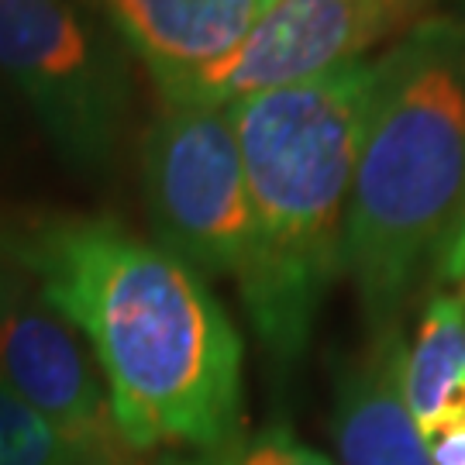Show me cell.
<instances>
[{
    "instance_id": "1",
    "label": "cell",
    "mask_w": 465,
    "mask_h": 465,
    "mask_svg": "<svg viewBox=\"0 0 465 465\" xmlns=\"http://www.w3.org/2000/svg\"><path fill=\"white\" fill-rule=\"evenodd\" d=\"M0 249L84 334L138 455L245 434V345L197 269L111 217H38Z\"/></svg>"
},
{
    "instance_id": "2",
    "label": "cell",
    "mask_w": 465,
    "mask_h": 465,
    "mask_svg": "<svg viewBox=\"0 0 465 465\" xmlns=\"http://www.w3.org/2000/svg\"><path fill=\"white\" fill-rule=\"evenodd\" d=\"M465 211V21L431 15L372 59L345 228L366 341L403 334Z\"/></svg>"
},
{
    "instance_id": "3",
    "label": "cell",
    "mask_w": 465,
    "mask_h": 465,
    "mask_svg": "<svg viewBox=\"0 0 465 465\" xmlns=\"http://www.w3.org/2000/svg\"><path fill=\"white\" fill-rule=\"evenodd\" d=\"M372 63L228 104L249 183V249L238 293L276 369L311 349L345 276V228Z\"/></svg>"
},
{
    "instance_id": "4",
    "label": "cell",
    "mask_w": 465,
    "mask_h": 465,
    "mask_svg": "<svg viewBox=\"0 0 465 465\" xmlns=\"http://www.w3.org/2000/svg\"><path fill=\"white\" fill-rule=\"evenodd\" d=\"M104 17L80 0H0V76L69 166L114 163L132 117V66Z\"/></svg>"
},
{
    "instance_id": "5",
    "label": "cell",
    "mask_w": 465,
    "mask_h": 465,
    "mask_svg": "<svg viewBox=\"0 0 465 465\" xmlns=\"http://www.w3.org/2000/svg\"><path fill=\"white\" fill-rule=\"evenodd\" d=\"M155 242L203 280H238L249 249V183L232 107L159 100L138 149Z\"/></svg>"
},
{
    "instance_id": "6",
    "label": "cell",
    "mask_w": 465,
    "mask_h": 465,
    "mask_svg": "<svg viewBox=\"0 0 465 465\" xmlns=\"http://www.w3.org/2000/svg\"><path fill=\"white\" fill-rule=\"evenodd\" d=\"M431 7L434 0H276L232 55L159 100L228 107L331 76L366 63L376 45H393L428 21Z\"/></svg>"
},
{
    "instance_id": "7",
    "label": "cell",
    "mask_w": 465,
    "mask_h": 465,
    "mask_svg": "<svg viewBox=\"0 0 465 465\" xmlns=\"http://www.w3.org/2000/svg\"><path fill=\"white\" fill-rule=\"evenodd\" d=\"M0 386L69 441L111 459H145L124 441L84 334L0 249Z\"/></svg>"
},
{
    "instance_id": "8",
    "label": "cell",
    "mask_w": 465,
    "mask_h": 465,
    "mask_svg": "<svg viewBox=\"0 0 465 465\" xmlns=\"http://www.w3.org/2000/svg\"><path fill=\"white\" fill-rule=\"evenodd\" d=\"M121 49L142 63L159 97L232 55L272 0H90Z\"/></svg>"
},
{
    "instance_id": "9",
    "label": "cell",
    "mask_w": 465,
    "mask_h": 465,
    "mask_svg": "<svg viewBox=\"0 0 465 465\" xmlns=\"http://www.w3.org/2000/svg\"><path fill=\"white\" fill-rule=\"evenodd\" d=\"M407 331L366 341L334 380L331 441L338 465H434L403 400Z\"/></svg>"
},
{
    "instance_id": "10",
    "label": "cell",
    "mask_w": 465,
    "mask_h": 465,
    "mask_svg": "<svg viewBox=\"0 0 465 465\" xmlns=\"http://www.w3.org/2000/svg\"><path fill=\"white\" fill-rule=\"evenodd\" d=\"M403 400L420 434L465 403V290H431L403 349Z\"/></svg>"
},
{
    "instance_id": "11",
    "label": "cell",
    "mask_w": 465,
    "mask_h": 465,
    "mask_svg": "<svg viewBox=\"0 0 465 465\" xmlns=\"http://www.w3.org/2000/svg\"><path fill=\"white\" fill-rule=\"evenodd\" d=\"M0 465H149V459H111L84 449L0 386Z\"/></svg>"
},
{
    "instance_id": "12",
    "label": "cell",
    "mask_w": 465,
    "mask_h": 465,
    "mask_svg": "<svg viewBox=\"0 0 465 465\" xmlns=\"http://www.w3.org/2000/svg\"><path fill=\"white\" fill-rule=\"evenodd\" d=\"M152 465H338L328 455L311 449L303 438L269 424L262 431H245L238 441L214 451H190V455H159Z\"/></svg>"
},
{
    "instance_id": "13",
    "label": "cell",
    "mask_w": 465,
    "mask_h": 465,
    "mask_svg": "<svg viewBox=\"0 0 465 465\" xmlns=\"http://www.w3.org/2000/svg\"><path fill=\"white\" fill-rule=\"evenodd\" d=\"M434 465H465V403L424 431Z\"/></svg>"
},
{
    "instance_id": "14",
    "label": "cell",
    "mask_w": 465,
    "mask_h": 465,
    "mask_svg": "<svg viewBox=\"0 0 465 465\" xmlns=\"http://www.w3.org/2000/svg\"><path fill=\"white\" fill-rule=\"evenodd\" d=\"M431 290H465V211L455 234H451L449 249H445L441 262L434 269Z\"/></svg>"
},
{
    "instance_id": "15",
    "label": "cell",
    "mask_w": 465,
    "mask_h": 465,
    "mask_svg": "<svg viewBox=\"0 0 465 465\" xmlns=\"http://www.w3.org/2000/svg\"><path fill=\"white\" fill-rule=\"evenodd\" d=\"M272 4H276V0H272Z\"/></svg>"
}]
</instances>
